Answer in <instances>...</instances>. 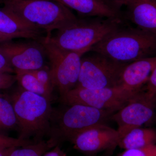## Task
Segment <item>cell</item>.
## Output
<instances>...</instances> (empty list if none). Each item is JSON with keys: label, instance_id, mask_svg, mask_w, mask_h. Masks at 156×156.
I'll use <instances>...</instances> for the list:
<instances>
[{"label": "cell", "instance_id": "6da1fadb", "mask_svg": "<svg viewBox=\"0 0 156 156\" xmlns=\"http://www.w3.org/2000/svg\"><path fill=\"white\" fill-rule=\"evenodd\" d=\"M4 8L24 22L42 30L50 37L53 30L76 25L80 19L63 4L50 0H1Z\"/></svg>", "mask_w": 156, "mask_h": 156}, {"label": "cell", "instance_id": "7a4b0ae2", "mask_svg": "<svg viewBox=\"0 0 156 156\" xmlns=\"http://www.w3.org/2000/svg\"><path fill=\"white\" fill-rule=\"evenodd\" d=\"M90 51L120 63H131L156 56V35L137 27H120L93 45Z\"/></svg>", "mask_w": 156, "mask_h": 156}, {"label": "cell", "instance_id": "3957f363", "mask_svg": "<svg viewBox=\"0 0 156 156\" xmlns=\"http://www.w3.org/2000/svg\"><path fill=\"white\" fill-rule=\"evenodd\" d=\"M50 101L22 88L14 93L11 102L20 131L18 138L29 140L33 136L39 141L44 136H49L53 114Z\"/></svg>", "mask_w": 156, "mask_h": 156}, {"label": "cell", "instance_id": "277c9868", "mask_svg": "<svg viewBox=\"0 0 156 156\" xmlns=\"http://www.w3.org/2000/svg\"><path fill=\"white\" fill-rule=\"evenodd\" d=\"M122 19L95 17L80 19L76 25L49 37L59 48L70 51L89 52L93 45L120 27Z\"/></svg>", "mask_w": 156, "mask_h": 156}, {"label": "cell", "instance_id": "5b68a950", "mask_svg": "<svg viewBox=\"0 0 156 156\" xmlns=\"http://www.w3.org/2000/svg\"><path fill=\"white\" fill-rule=\"evenodd\" d=\"M68 105L51 123L48 141L53 147L70 140L81 131L100 124H106L115 112L92 107L74 104Z\"/></svg>", "mask_w": 156, "mask_h": 156}, {"label": "cell", "instance_id": "8992f818", "mask_svg": "<svg viewBox=\"0 0 156 156\" xmlns=\"http://www.w3.org/2000/svg\"><path fill=\"white\" fill-rule=\"evenodd\" d=\"M41 41L49 61L54 87L57 88L61 97L76 86L80 71L82 58L87 52L63 50L46 37Z\"/></svg>", "mask_w": 156, "mask_h": 156}, {"label": "cell", "instance_id": "52a82bcc", "mask_svg": "<svg viewBox=\"0 0 156 156\" xmlns=\"http://www.w3.org/2000/svg\"><path fill=\"white\" fill-rule=\"evenodd\" d=\"M128 64L117 62L98 53L83 56L76 87L95 89L119 87L121 73Z\"/></svg>", "mask_w": 156, "mask_h": 156}, {"label": "cell", "instance_id": "ba28073f", "mask_svg": "<svg viewBox=\"0 0 156 156\" xmlns=\"http://www.w3.org/2000/svg\"><path fill=\"white\" fill-rule=\"evenodd\" d=\"M140 90L130 91L120 87L95 89L75 87L60 98L66 105L80 104L115 112Z\"/></svg>", "mask_w": 156, "mask_h": 156}, {"label": "cell", "instance_id": "9c48e42d", "mask_svg": "<svg viewBox=\"0 0 156 156\" xmlns=\"http://www.w3.org/2000/svg\"><path fill=\"white\" fill-rule=\"evenodd\" d=\"M156 97L142 89L112 115L121 137L132 128L151 124L155 119Z\"/></svg>", "mask_w": 156, "mask_h": 156}, {"label": "cell", "instance_id": "30bf717a", "mask_svg": "<svg viewBox=\"0 0 156 156\" xmlns=\"http://www.w3.org/2000/svg\"><path fill=\"white\" fill-rule=\"evenodd\" d=\"M0 51L9 59L15 72L36 70L47 66L48 56L41 40H11L0 44Z\"/></svg>", "mask_w": 156, "mask_h": 156}, {"label": "cell", "instance_id": "8fae6325", "mask_svg": "<svg viewBox=\"0 0 156 156\" xmlns=\"http://www.w3.org/2000/svg\"><path fill=\"white\" fill-rule=\"evenodd\" d=\"M119 140L117 130L106 124H100L81 131L69 141L75 149L92 155L115 148Z\"/></svg>", "mask_w": 156, "mask_h": 156}, {"label": "cell", "instance_id": "7c38bea8", "mask_svg": "<svg viewBox=\"0 0 156 156\" xmlns=\"http://www.w3.org/2000/svg\"><path fill=\"white\" fill-rule=\"evenodd\" d=\"M156 66V56L128 63L121 73L119 87L132 91L141 90Z\"/></svg>", "mask_w": 156, "mask_h": 156}, {"label": "cell", "instance_id": "4fadbf2b", "mask_svg": "<svg viewBox=\"0 0 156 156\" xmlns=\"http://www.w3.org/2000/svg\"><path fill=\"white\" fill-rule=\"evenodd\" d=\"M126 16L137 28L156 35V0H129Z\"/></svg>", "mask_w": 156, "mask_h": 156}, {"label": "cell", "instance_id": "5bb4252c", "mask_svg": "<svg viewBox=\"0 0 156 156\" xmlns=\"http://www.w3.org/2000/svg\"><path fill=\"white\" fill-rule=\"evenodd\" d=\"M0 33L14 38L41 40L44 30L24 22L3 7L0 9Z\"/></svg>", "mask_w": 156, "mask_h": 156}, {"label": "cell", "instance_id": "9a60e30c", "mask_svg": "<svg viewBox=\"0 0 156 156\" xmlns=\"http://www.w3.org/2000/svg\"><path fill=\"white\" fill-rule=\"evenodd\" d=\"M69 9L87 17L122 19L121 11L111 7L104 0H59Z\"/></svg>", "mask_w": 156, "mask_h": 156}, {"label": "cell", "instance_id": "2e32d148", "mask_svg": "<svg viewBox=\"0 0 156 156\" xmlns=\"http://www.w3.org/2000/svg\"><path fill=\"white\" fill-rule=\"evenodd\" d=\"M156 144V130L143 127L132 128L120 138L118 146L124 150L140 148Z\"/></svg>", "mask_w": 156, "mask_h": 156}, {"label": "cell", "instance_id": "e0dca14e", "mask_svg": "<svg viewBox=\"0 0 156 156\" xmlns=\"http://www.w3.org/2000/svg\"><path fill=\"white\" fill-rule=\"evenodd\" d=\"M16 73L17 81L21 88L25 91L35 93L51 100V94L46 89L30 71H18Z\"/></svg>", "mask_w": 156, "mask_h": 156}, {"label": "cell", "instance_id": "ac0fdd59", "mask_svg": "<svg viewBox=\"0 0 156 156\" xmlns=\"http://www.w3.org/2000/svg\"><path fill=\"white\" fill-rule=\"evenodd\" d=\"M18 127L17 117L11 101L0 96V128L12 129Z\"/></svg>", "mask_w": 156, "mask_h": 156}, {"label": "cell", "instance_id": "d6986e66", "mask_svg": "<svg viewBox=\"0 0 156 156\" xmlns=\"http://www.w3.org/2000/svg\"><path fill=\"white\" fill-rule=\"evenodd\" d=\"M53 148L48 140H41L31 144L14 148L9 156H43Z\"/></svg>", "mask_w": 156, "mask_h": 156}, {"label": "cell", "instance_id": "ffe728a7", "mask_svg": "<svg viewBox=\"0 0 156 156\" xmlns=\"http://www.w3.org/2000/svg\"><path fill=\"white\" fill-rule=\"evenodd\" d=\"M30 71L34 75L39 82L46 89L52 94L53 88L55 87L50 73V67L46 66L40 69Z\"/></svg>", "mask_w": 156, "mask_h": 156}, {"label": "cell", "instance_id": "44dd1931", "mask_svg": "<svg viewBox=\"0 0 156 156\" xmlns=\"http://www.w3.org/2000/svg\"><path fill=\"white\" fill-rule=\"evenodd\" d=\"M116 156H156V144L140 148L126 150Z\"/></svg>", "mask_w": 156, "mask_h": 156}, {"label": "cell", "instance_id": "7402d4cb", "mask_svg": "<svg viewBox=\"0 0 156 156\" xmlns=\"http://www.w3.org/2000/svg\"><path fill=\"white\" fill-rule=\"evenodd\" d=\"M33 143L34 142L30 141L29 140L13 138L0 134V149L20 147L28 145Z\"/></svg>", "mask_w": 156, "mask_h": 156}, {"label": "cell", "instance_id": "603a6c76", "mask_svg": "<svg viewBox=\"0 0 156 156\" xmlns=\"http://www.w3.org/2000/svg\"><path fill=\"white\" fill-rule=\"evenodd\" d=\"M16 82H17L16 74L0 72V89L10 88Z\"/></svg>", "mask_w": 156, "mask_h": 156}, {"label": "cell", "instance_id": "cb8c5ba5", "mask_svg": "<svg viewBox=\"0 0 156 156\" xmlns=\"http://www.w3.org/2000/svg\"><path fill=\"white\" fill-rule=\"evenodd\" d=\"M146 91L150 95L156 97V66L146 83Z\"/></svg>", "mask_w": 156, "mask_h": 156}, {"label": "cell", "instance_id": "d4e9b609", "mask_svg": "<svg viewBox=\"0 0 156 156\" xmlns=\"http://www.w3.org/2000/svg\"><path fill=\"white\" fill-rule=\"evenodd\" d=\"M0 72L10 73H15V71L9 62L5 55L0 51Z\"/></svg>", "mask_w": 156, "mask_h": 156}, {"label": "cell", "instance_id": "484cf974", "mask_svg": "<svg viewBox=\"0 0 156 156\" xmlns=\"http://www.w3.org/2000/svg\"><path fill=\"white\" fill-rule=\"evenodd\" d=\"M111 7L117 11H120L121 8L126 6L129 0H104Z\"/></svg>", "mask_w": 156, "mask_h": 156}, {"label": "cell", "instance_id": "4316f807", "mask_svg": "<svg viewBox=\"0 0 156 156\" xmlns=\"http://www.w3.org/2000/svg\"><path fill=\"white\" fill-rule=\"evenodd\" d=\"M43 156H66V154L59 147L56 145L52 150L46 152Z\"/></svg>", "mask_w": 156, "mask_h": 156}, {"label": "cell", "instance_id": "83f0119b", "mask_svg": "<svg viewBox=\"0 0 156 156\" xmlns=\"http://www.w3.org/2000/svg\"><path fill=\"white\" fill-rule=\"evenodd\" d=\"M17 147L9 148L0 149V156H9L10 153L14 148Z\"/></svg>", "mask_w": 156, "mask_h": 156}, {"label": "cell", "instance_id": "f1b7e54d", "mask_svg": "<svg viewBox=\"0 0 156 156\" xmlns=\"http://www.w3.org/2000/svg\"><path fill=\"white\" fill-rule=\"evenodd\" d=\"M13 39H14V38L12 37L5 35L0 33V44L4 43V42L11 41Z\"/></svg>", "mask_w": 156, "mask_h": 156}, {"label": "cell", "instance_id": "f546056e", "mask_svg": "<svg viewBox=\"0 0 156 156\" xmlns=\"http://www.w3.org/2000/svg\"><path fill=\"white\" fill-rule=\"evenodd\" d=\"M50 1H55V2H59V0H50Z\"/></svg>", "mask_w": 156, "mask_h": 156}, {"label": "cell", "instance_id": "4dcf8cb0", "mask_svg": "<svg viewBox=\"0 0 156 156\" xmlns=\"http://www.w3.org/2000/svg\"><path fill=\"white\" fill-rule=\"evenodd\" d=\"M155 119L156 120V108H155Z\"/></svg>", "mask_w": 156, "mask_h": 156}]
</instances>
